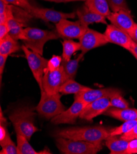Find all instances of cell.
<instances>
[{"label": "cell", "mask_w": 137, "mask_h": 154, "mask_svg": "<svg viewBox=\"0 0 137 154\" xmlns=\"http://www.w3.org/2000/svg\"><path fill=\"white\" fill-rule=\"evenodd\" d=\"M137 153V139H134L129 141L126 154Z\"/></svg>", "instance_id": "cell-33"}, {"label": "cell", "mask_w": 137, "mask_h": 154, "mask_svg": "<svg viewBox=\"0 0 137 154\" xmlns=\"http://www.w3.org/2000/svg\"><path fill=\"white\" fill-rule=\"evenodd\" d=\"M89 88L76 82L74 79H68L60 87L59 92L64 95H76L87 90Z\"/></svg>", "instance_id": "cell-22"}, {"label": "cell", "mask_w": 137, "mask_h": 154, "mask_svg": "<svg viewBox=\"0 0 137 154\" xmlns=\"http://www.w3.org/2000/svg\"><path fill=\"white\" fill-rule=\"evenodd\" d=\"M30 15L33 17L41 19L45 22L57 23L63 19H74L76 15V12L65 13L52 9L41 8L36 6L33 9Z\"/></svg>", "instance_id": "cell-12"}, {"label": "cell", "mask_w": 137, "mask_h": 154, "mask_svg": "<svg viewBox=\"0 0 137 154\" xmlns=\"http://www.w3.org/2000/svg\"><path fill=\"white\" fill-rule=\"evenodd\" d=\"M2 150L0 151L1 154H19L17 146L12 141L11 137L3 143H0Z\"/></svg>", "instance_id": "cell-28"}, {"label": "cell", "mask_w": 137, "mask_h": 154, "mask_svg": "<svg viewBox=\"0 0 137 154\" xmlns=\"http://www.w3.org/2000/svg\"><path fill=\"white\" fill-rule=\"evenodd\" d=\"M88 27L84 26L81 22H72L68 19H63L56 23V31L59 35L67 38L79 39L86 32Z\"/></svg>", "instance_id": "cell-8"}, {"label": "cell", "mask_w": 137, "mask_h": 154, "mask_svg": "<svg viewBox=\"0 0 137 154\" xmlns=\"http://www.w3.org/2000/svg\"><path fill=\"white\" fill-rule=\"evenodd\" d=\"M121 91L115 88H104L100 89H93L89 88L87 90L74 95V100L83 101L87 105L94 101L103 98H110L113 95Z\"/></svg>", "instance_id": "cell-13"}, {"label": "cell", "mask_w": 137, "mask_h": 154, "mask_svg": "<svg viewBox=\"0 0 137 154\" xmlns=\"http://www.w3.org/2000/svg\"><path fill=\"white\" fill-rule=\"evenodd\" d=\"M103 114L123 122L137 120V109L129 107L125 109H119L110 107Z\"/></svg>", "instance_id": "cell-17"}, {"label": "cell", "mask_w": 137, "mask_h": 154, "mask_svg": "<svg viewBox=\"0 0 137 154\" xmlns=\"http://www.w3.org/2000/svg\"><path fill=\"white\" fill-rule=\"evenodd\" d=\"M9 28L8 22L2 24H0V39L5 38L9 34Z\"/></svg>", "instance_id": "cell-34"}, {"label": "cell", "mask_w": 137, "mask_h": 154, "mask_svg": "<svg viewBox=\"0 0 137 154\" xmlns=\"http://www.w3.org/2000/svg\"><path fill=\"white\" fill-rule=\"evenodd\" d=\"M62 57L58 55H54L51 58L48 60V69L51 71H54L58 68H59L62 63Z\"/></svg>", "instance_id": "cell-30"}, {"label": "cell", "mask_w": 137, "mask_h": 154, "mask_svg": "<svg viewBox=\"0 0 137 154\" xmlns=\"http://www.w3.org/2000/svg\"><path fill=\"white\" fill-rule=\"evenodd\" d=\"M84 55L83 54L81 53L74 60H70L68 61H65L62 60V65L64 68V71L67 80L74 79L77 74L79 61L83 58Z\"/></svg>", "instance_id": "cell-23"}, {"label": "cell", "mask_w": 137, "mask_h": 154, "mask_svg": "<svg viewBox=\"0 0 137 154\" xmlns=\"http://www.w3.org/2000/svg\"><path fill=\"white\" fill-rule=\"evenodd\" d=\"M43 1L55 2V3H68V2H81V1L86 2V0H43Z\"/></svg>", "instance_id": "cell-38"}, {"label": "cell", "mask_w": 137, "mask_h": 154, "mask_svg": "<svg viewBox=\"0 0 137 154\" xmlns=\"http://www.w3.org/2000/svg\"><path fill=\"white\" fill-rule=\"evenodd\" d=\"M25 39L22 41L26 47L42 55L45 44L51 40L57 39L61 36L55 31L27 27L24 29Z\"/></svg>", "instance_id": "cell-3"}, {"label": "cell", "mask_w": 137, "mask_h": 154, "mask_svg": "<svg viewBox=\"0 0 137 154\" xmlns=\"http://www.w3.org/2000/svg\"><path fill=\"white\" fill-rule=\"evenodd\" d=\"M67 81V76L62 65L52 71L48 68L44 71L42 79L44 90L49 95H54L60 93V87Z\"/></svg>", "instance_id": "cell-7"}, {"label": "cell", "mask_w": 137, "mask_h": 154, "mask_svg": "<svg viewBox=\"0 0 137 154\" xmlns=\"http://www.w3.org/2000/svg\"><path fill=\"white\" fill-rule=\"evenodd\" d=\"M121 94L122 91L118 92V93L115 94L110 98L111 107H116V108L119 109L128 108L129 104L128 101L122 96Z\"/></svg>", "instance_id": "cell-27"}, {"label": "cell", "mask_w": 137, "mask_h": 154, "mask_svg": "<svg viewBox=\"0 0 137 154\" xmlns=\"http://www.w3.org/2000/svg\"><path fill=\"white\" fill-rule=\"evenodd\" d=\"M63 61H68L71 60L72 55L76 52L81 50L80 42H75L71 39H65L62 42Z\"/></svg>", "instance_id": "cell-24"}, {"label": "cell", "mask_w": 137, "mask_h": 154, "mask_svg": "<svg viewBox=\"0 0 137 154\" xmlns=\"http://www.w3.org/2000/svg\"><path fill=\"white\" fill-rule=\"evenodd\" d=\"M110 107L111 104L109 98L98 99L86 105L79 117L87 121H92L95 117L103 114Z\"/></svg>", "instance_id": "cell-14"}, {"label": "cell", "mask_w": 137, "mask_h": 154, "mask_svg": "<svg viewBox=\"0 0 137 154\" xmlns=\"http://www.w3.org/2000/svg\"><path fill=\"white\" fill-rule=\"evenodd\" d=\"M76 13V15H78L79 20L86 27H88L89 25L94 23L108 25L106 20V17L90 11L85 4L81 8H79Z\"/></svg>", "instance_id": "cell-16"}, {"label": "cell", "mask_w": 137, "mask_h": 154, "mask_svg": "<svg viewBox=\"0 0 137 154\" xmlns=\"http://www.w3.org/2000/svg\"><path fill=\"white\" fill-rule=\"evenodd\" d=\"M9 137L10 134L6 127V125L0 124V143L6 141Z\"/></svg>", "instance_id": "cell-32"}, {"label": "cell", "mask_w": 137, "mask_h": 154, "mask_svg": "<svg viewBox=\"0 0 137 154\" xmlns=\"http://www.w3.org/2000/svg\"><path fill=\"white\" fill-rule=\"evenodd\" d=\"M86 104L82 101L74 100L73 104L61 114L53 117L51 122L55 125L74 124L83 112Z\"/></svg>", "instance_id": "cell-10"}, {"label": "cell", "mask_w": 137, "mask_h": 154, "mask_svg": "<svg viewBox=\"0 0 137 154\" xmlns=\"http://www.w3.org/2000/svg\"><path fill=\"white\" fill-rule=\"evenodd\" d=\"M133 57H134L136 58V60H137V56H136V55H133Z\"/></svg>", "instance_id": "cell-40"}, {"label": "cell", "mask_w": 137, "mask_h": 154, "mask_svg": "<svg viewBox=\"0 0 137 154\" xmlns=\"http://www.w3.org/2000/svg\"><path fill=\"white\" fill-rule=\"evenodd\" d=\"M117 136H110L105 140V144L110 150L111 154H126L129 141Z\"/></svg>", "instance_id": "cell-18"}, {"label": "cell", "mask_w": 137, "mask_h": 154, "mask_svg": "<svg viewBox=\"0 0 137 154\" xmlns=\"http://www.w3.org/2000/svg\"><path fill=\"white\" fill-rule=\"evenodd\" d=\"M81 53L85 55L89 51L109 43L104 34L88 27L84 34L79 39Z\"/></svg>", "instance_id": "cell-9"}, {"label": "cell", "mask_w": 137, "mask_h": 154, "mask_svg": "<svg viewBox=\"0 0 137 154\" xmlns=\"http://www.w3.org/2000/svg\"><path fill=\"white\" fill-rule=\"evenodd\" d=\"M22 49L25 55L28 66L32 72L35 80L38 84L41 91L44 90L42 87V79L44 71L48 68L49 60L44 58L40 54L27 48L25 45H22Z\"/></svg>", "instance_id": "cell-6"}, {"label": "cell", "mask_w": 137, "mask_h": 154, "mask_svg": "<svg viewBox=\"0 0 137 154\" xmlns=\"http://www.w3.org/2000/svg\"><path fill=\"white\" fill-rule=\"evenodd\" d=\"M17 146L19 154H39V153H52L48 150H42L41 152H36L33 147L29 143V140L26 137L17 134Z\"/></svg>", "instance_id": "cell-21"}, {"label": "cell", "mask_w": 137, "mask_h": 154, "mask_svg": "<svg viewBox=\"0 0 137 154\" xmlns=\"http://www.w3.org/2000/svg\"><path fill=\"white\" fill-rule=\"evenodd\" d=\"M137 124V120H130L124 122L123 125L120 126L116 127L110 131V136H117V135H122L124 133H126L132 129Z\"/></svg>", "instance_id": "cell-25"}, {"label": "cell", "mask_w": 137, "mask_h": 154, "mask_svg": "<svg viewBox=\"0 0 137 154\" xmlns=\"http://www.w3.org/2000/svg\"><path fill=\"white\" fill-rule=\"evenodd\" d=\"M9 56L4 55H0V81H2V76L3 74V72L5 68V65L7 58Z\"/></svg>", "instance_id": "cell-35"}, {"label": "cell", "mask_w": 137, "mask_h": 154, "mask_svg": "<svg viewBox=\"0 0 137 154\" xmlns=\"http://www.w3.org/2000/svg\"><path fill=\"white\" fill-rule=\"evenodd\" d=\"M106 19L110 21L111 24L125 31L129 34L135 24L131 11L126 10L111 12Z\"/></svg>", "instance_id": "cell-15"}, {"label": "cell", "mask_w": 137, "mask_h": 154, "mask_svg": "<svg viewBox=\"0 0 137 154\" xmlns=\"http://www.w3.org/2000/svg\"><path fill=\"white\" fill-rule=\"evenodd\" d=\"M7 124V120L6 118L3 116V113L2 111V109L1 107L0 109V124H3V125H6Z\"/></svg>", "instance_id": "cell-39"}, {"label": "cell", "mask_w": 137, "mask_h": 154, "mask_svg": "<svg viewBox=\"0 0 137 154\" xmlns=\"http://www.w3.org/2000/svg\"><path fill=\"white\" fill-rule=\"evenodd\" d=\"M129 51L132 54V55L137 56V44L135 43L134 41L133 42L130 49L129 50Z\"/></svg>", "instance_id": "cell-37"}, {"label": "cell", "mask_w": 137, "mask_h": 154, "mask_svg": "<svg viewBox=\"0 0 137 154\" xmlns=\"http://www.w3.org/2000/svg\"><path fill=\"white\" fill-rule=\"evenodd\" d=\"M62 95L58 93L49 95L44 90L41 91V99L36 107L38 114L45 119H50L66 110V107L61 102Z\"/></svg>", "instance_id": "cell-5"}, {"label": "cell", "mask_w": 137, "mask_h": 154, "mask_svg": "<svg viewBox=\"0 0 137 154\" xmlns=\"http://www.w3.org/2000/svg\"><path fill=\"white\" fill-rule=\"evenodd\" d=\"M136 137H137V124L130 131L122 134V136L120 137L124 140L130 141L132 140L136 139Z\"/></svg>", "instance_id": "cell-31"}, {"label": "cell", "mask_w": 137, "mask_h": 154, "mask_svg": "<svg viewBox=\"0 0 137 154\" xmlns=\"http://www.w3.org/2000/svg\"><path fill=\"white\" fill-rule=\"evenodd\" d=\"M104 34L109 43L118 45L127 51L130 49L133 42L128 33L113 24L107 25Z\"/></svg>", "instance_id": "cell-11"}, {"label": "cell", "mask_w": 137, "mask_h": 154, "mask_svg": "<svg viewBox=\"0 0 137 154\" xmlns=\"http://www.w3.org/2000/svg\"><path fill=\"white\" fill-rule=\"evenodd\" d=\"M36 113L30 106H22L15 109L9 116L16 134H20L30 140L33 134L39 131L35 125Z\"/></svg>", "instance_id": "cell-2"}, {"label": "cell", "mask_w": 137, "mask_h": 154, "mask_svg": "<svg viewBox=\"0 0 137 154\" xmlns=\"http://www.w3.org/2000/svg\"><path fill=\"white\" fill-rule=\"evenodd\" d=\"M106 1L112 12H116L119 10L130 11L126 0H106Z\"/></svg>", "instance_id": "cell-29"}, {"label": "cell", "mask_w": 137, "mask_h": 154, "mask_svg": "<svg viewBox=\"0 0 137 154\" xmlns=\"http://www.w3.org/2000/svg\"><path fill=\"white\" fill-rule=\"evenodd\" d=\"M56 146L61 153L65 154H96L103 148L101 143L74 141L60 137H56Z\"/></svg>", "instance_id": "cell-4"}, {"label": "cell", "mask_w": 137, "mask_h": 154, "mask_svg": "<svg viewBox=\"0 0 137 154\" xmlns=\"http://www.w3.org/2000/svg\"><path fill=\"white\" fill-rule=\"evenodd\" d=\"M129 35L130 36L132 40L137 44V23H135L131 32L129 33Z\"/></svg>", "instance_id": "cell-36"}, {"label": "cell", "mask_w": 137, "mask_h": 154, "mask_svg": "<svg viewBox=\"0 0 137 154\" xmlns=\"http://www.w3.org/2000/svg\"><path fill=\"white\" fill-rule=\"evenodd\" d=\"M22 49L18 41L15 40L11 36L6 35L0 39V55L9 56L13 53H16Z\"/></svg>", "instance_id": "cell-19"}, {"label": "cell", "mask_w": 137, "mask_h": 154, "mask_svg": "<svg viewBox=\"0 0 137 154\" xmlns=\"http://www.w3.org/2000/svg\"><path fill=\"white\" fill-rule=\"evenodd\" d=\"M111 130L101 126L70 127L56 130L55 137H64L74 141H84L92 143H101L110 135Z\"/></svg>", "instance_id": "cell-1"}, {"label": "cell", "mask_w": 137, "mask_h": 154, "mask_svg": "<svg viewBox=\"0 0 137 154\" xmlns=\"http://www.w3.org/2000/svg\"><path fill=\"white\" fill-rule=\"evenodd\" d=\"M5 1L9 5L11 4L25 10L30 14L33 9L36 7V6L32 3V0H5Z\"/></svg>", "instance_id": "cell-26"}, {"label": "cell", "mask_w": 137, "mask_h": 154, "mask_svg": "<svg viewBox=\"0 0 137 154\" xmlns=\"http://www.w3.org/2000/svg\"><path fill=\"white\" fill-rule=\"evenodd\" d=\"M85 5L90 11L106 17L111 12L106 0H86Z\"/></svg>", "instance_id": "cell-20"}, {"label": "cell", "mask_w": 137, "mask_h": 154, "mask_svg": "<svg viewBox=\"0 0 137 154\" xmlns=\"http://www.w3.org/2000/svg\"><path fill=\"white\" fill-rule=\"evenodd\" d=\"M136 139H137V137H136Z\"/></svg>", "instance_id": "cell-41"}]
</instances>
